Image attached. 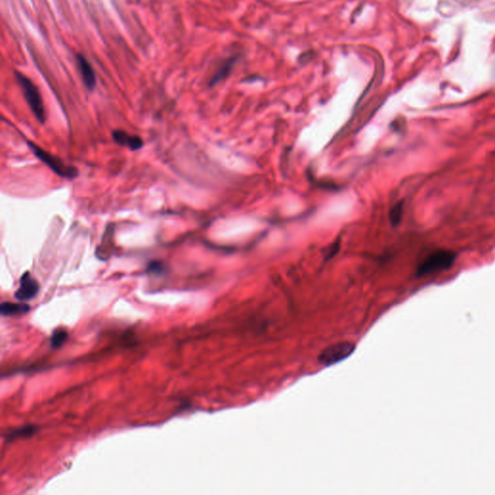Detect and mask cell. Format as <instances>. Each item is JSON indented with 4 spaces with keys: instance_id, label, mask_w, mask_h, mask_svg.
I'll use <instances>...</instances> for the list:
<instances>
[{
    "instance_id": "cell-1",
    "label": "cell",
    "mask_w": 495,
    "mask_h": 495,
    "mask_svg": "<svg viewBox=\"0 0 495 495\" xmlns=\"http://www.w3.org/2000/svg\"><path fill=\"white\" fill-rule=\"evenodd\" d=\"M15 76L22 90L24 99L28 104L30 110L32 111L33 115L38 119L39 122L45 123L46 112L38 87L30 78H28L19 71H15Z\"/></svg>"
},
{
    "instance_id": "cell-2",
    "label": "cell",
    "mask_w": 495,
    "mask_h": 495,
    "mask_svg": "<svg viewBox=\"0 0 495 495\" xmlns=\"http://www.w3.org/2000/svg\"><path fill=\"white\" fill-rule=\"evenodd\" d=\"M456 252L448 249H439L431 253L417 268L416 275L424 277L451 268L456 260Z\"/></svg>"
},
{
    "instance_id": "cell-3",
    "label": "cell",
    "mask_w": 495,
    "mask_h": 495,
    "mask_svg": "<svg viewBox=\"0 0 495 495\" xmlns=\"http://www.w3.org/2000/svg\"><path fill=\"white\" fill-rule=\"evenodd\" d=\"M27 145L29 146L30 150L33 154L38 158L40 161H42L45 165H47L52 171L56 172L59 176L65 177V178H75L77 176V170L74 167L67 166L62 160H60L55 155L51 154L43 148H41L38 145H36L32 141H27Z\"/></svg>"
},
{
    "instance_id": "cell-4",
    "label": "cell",
    "mask_w": 495,
    "mask_h": 495,
    "mask_svg": "<svg viewBox=\"0 0 495 495\" xmlns=\"http://www.w3.org/2000/svg\"><path fill=\"white\" fill-rule=\"evenodd\" d=\"M354 346L351 343H343L334 344L326 348L320 354V362L323 365H332L340 362L351 354Z\"/></svg>"
},
{
    "instance_id": "cell-5",
    "label": "cell",
    "mask_w": 495,
    "mask_h": 495,
    "mask_svg": "<svg viewBox=\"0 0 495 495\" xmlns=\"http://www.w3.org/2000/svg\"><path fill=\"white\" fill-rule=\"evenodd\" d=\"M38 292V282L26 272L20 278L19 287L15 292V297L20 302H27L35 298Z\"/></svg>"
},
{
    "instance_id": "cell-6",
    "label": "cell",
    "mask_w": 495,
    "mask_h": 495,
    "mask_svg": "<svg viewBox=\"0 0 495 495\" xmlns=\"http://www.w3.org/2000/svg\"><path fill=\"white\" fill-rule=\"evenodd\" d=\"M76 66L82 77V80L87 87L88 90H93L96 85V75L93 67L87 58L81 54H77L76 56Z\"/></svg>"
},
{
    "instance_id": "cell-7",
    "label": "cell",
    "mask_w": 495,
    "mask_h": 495,
    "mask_svg": "<svg viewBox=\"0 0 495 495\" xmlns=\"http://www.w3.org/2000/svg\"><path fill=\"white\" fill-rule=\"evenodd\" d=\"M113 138L115 142L121 146H126L131 150L135 151L143 146V140L137 135H131L125 131L115 130L113 132Z\"/></svg>"
},
{
    "instance_id": "cell-8",
    "label": "cell",
    "mask_w": 495,
    "mask_h": 495,
    "mask_svg": "<svg viewBox=\"0 0 495 495\" xmlns=\"http://www.w3.org/2000/svg\"><path fill=\"white\" fill-rule=\"evenodd\" d=\"M30 310V307L24 303H11L3 302L0 306V312L2 316H15L22 315Z\"/></svg>"
},
{
    "instance_id": "cell-9",
    "label": "cell",
    "mask_w": 495,
    "mask_h": 495,
    "mask_svg": "<svg viewBox=\"0 0 495 495\" xmlns=\"http://www.w3.org/2000/svg\"><path fill=\"white\" fill-rule=\"evenodd\" d=\"M235 63H236V58H230V59H228L227 61H225L221 65V67L218 69V71L215 73V75L212 76V78L210 80V85L211 86L215 85L229 76V74Z\"/></svg>"
},
{
    "instance_id": "cell-10",
    "label": "cell",
    "mask_w": 495,
    "mask_h": 495,
    "mask_svg": "<svg viewBox=\"0 0 495 495\" xmlns=\"http://www.w3.org/2000/svg\"><path fill=\"white\" fill-rule=\"evenodd\" d=\"M37 431H38V429L34 426H24V427H21L19 429L14 430L11 433H7L5 440L8 442V441H13L17 438L30 437L33 434H35L37 433Z\"/></svg>"
},
{
    "instance_id": "cell-11",
    "label": "cell",
    "mask_w": 495,
    "mask_h": 495,
    "mask_svg": "<svg viewBox=\"0 0 495 495\" xmlns=\"http://www.w3.org/2000/svg\"><path fill=\"white\" fill-rule=\"evenodd\" d=\"M68 337H69V335H68L67 331H65V330L60 329V330L55 331L52 338H51L52 348H54V349L60 348L64 343H66Z\"/></svg>"
},
{
    "instance_id": "cell-12",
    "label": "cell",
    "mask_w": 495,
    "mask_h": 495,
    "mask_svg": "<svg viewBox=\"0 0 495 495\" xmlns=\"http://www.w3.org/2000/svg\"><path fill=\"white\" fill-rule=\"evenodd\" d=\"M402 210H403V203L402 201H400L399 203H397L396 205H394L392 207V209L390 210V221H391V224L396 227L398 226L401 221V217H402Z\"/></svg>"
},
{
    "instance_id": "cell-13",
    "label": "cell",
    "mask_w": 495,
    "mask_h": 495,
    "mask_svg": "<svg viewBox=\"0 0 495 495\" xmlns=\"http://www.w3.org/2000/svg\"><path fill=\"white\" fill-rule=\"evenodd\" d=\"M166 266L162 261L154 260L147 265V272L153 275H163L166 272Z\"/></svg>"
}]
</instances>
